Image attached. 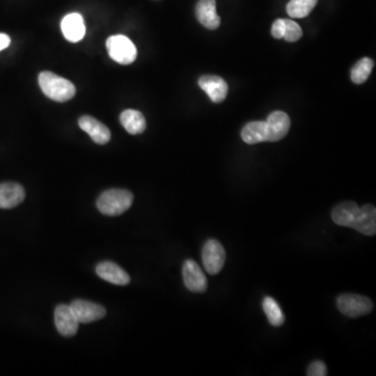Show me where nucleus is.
Listing matches in <instances>:
<instances>
[{"instance_id":"1","label":"nucleus","mask_w":376,"mask_h":376,"mask_svg":"<svg viewBox=\"0 0 376 376\" xmlns=\"http://www.w3.org/2000/svg\"><path fill=\"white\" fill-rule=\"evenodd\" d=\"M331 218L339 226L349 227L368 237L375 235L376 209L370 204L358 207L354 202H343L333 208Z\"/></svg>"},{"instance_id":"3","label":"nucleus","mask_w":376,"mask_h":376,"mask_svg":"<svg viewBox=\"0 0 376 376\" xmlns=\"http://www.w3.org/2000/svg\"><path fill=\"white\" fill-rule=\"evenodd\" d=\"M133 193L125 189H109L99 195L97 208L105 216H120L127 211L133 203Z\"/></svg>"},{"instance_id":"18","label":"nucleus","mask_w":376,"mask_h":376,"mask_svg":"<svg viewBox=\"0 0 376 376\" xmlns=\"http://www.w3.org/2000/svg\"><path fill=\"white\" fill-rule=\"evenodd\" d=\"M242 138L248 144H256L267 141V131L265 122H252L244 127Z\"/></svg>"},{"instance_id":"17","label":"nucleus","mask_w":376,"mask_h":376,"mask_svg":"<svg viewBox=\"0 0 376 376\" xmlns=\"http://www.w3.org/2000/svg\"><path fill=\"white\" fill-rule=\"evenodd\" d=\"M120 123L127 133L132 135L144 133L146 127V122L141 112L137 110H125L120 114Z\"/></svg>"},{"instance_id":"24","label":"nucleus","mask_w":376,"mask_h":376,"mask_svg":"<svg viewBox=\"0 0 376 376\" xmlns=\"http://www.w3.org/2000/svg\"><path fill=\"white\" fill-rule=\"evenodd\" d=\"M272 36L276 39H281L284 36V19H277L272 25Z\"/></svg>"},{"instance_id":"7","label":"nucleus","mask_w":376,"mask_h":376,"mask_svg":"<svg viewBox=\"0 0 376 376\" xmlns=\"http://www.w3.org/2000/svg\"><path fill=\"white\" fill-rule=\"evenodd\" d=\"M184 284L190 292L203 293L207 290V278L195 261L188 259L183 265Z\"/></svg>"},{"instance_id":"5","label":"nucleus","mask_w":376,"mask_h":376,"mask_svg":"<svg viewBox=\"0 0 376 376\" xmlns=\"http://www.w3.org/2000/svg\"><path fill=\"white\" fill-rule=\"evenodd\" d=\"M337 309L349 318L368 314L373 309V303L368 297L356 294L340 295L337 298Z\"/></svg>"},{"instance_id":"4","label":"nucleus","mask_w":376,"mask_h":376,"mask_svg":"<svg viewBox=\"0 0 376 376\" xmlns=\"http://www.w3.org/2000/svg\"><path fill=\"white\" fill-rule=\"evenodd\" d=\"M106 46L110 58L122 65H129L137 58V48L133 42L124 35L111 36L108 38Z\"/></svg>"},{"instance_id":"9","label":"nucleus","mask_w":376,"mask_h":376,"mask_svg":"<svg viewBox=\"0 0 376 376\" xmlns=\"http://www.w3.org/2000/svg\"><path fill=\"white\" fill-rule=\"evenodd\" d=\"M74 316L80 323H91L101 320L106 316L105 307L86 300H76L70 305Z\"/></svg>"},{"instance_id":"10","label":"nucleus","mask_w":376,"mask_h":376,"mask_svg":"<svg viewBox=\"0 0 376 376\" xmlns=\"http://www.w3.org/2000/svg\"><path fill=\"white\" fill-rule=\"evenodd\" d=\"M267 141H279L286 137L290 131L291 120L288 114L275 111L270 114L267 122Z\"/></svg>"},{"instance_id":"25","label":"nucleus","mask_w":376,"mask_h":376,"mask_svg":"<svg viewBox=\"0 0 376 376\" xmlns=\"http://www.w3.org/2000/svg\"><path fill=\"white\" fill-rule=\"evenodd\" d=\"M11 44V38L6 34L0 33V52Z\"/></svg>"},{"instance_id":"15","label":"nucleus","mask_w":376,"mask_h":376,"mask_svg":"<svg viewBox=\"0 0 376 376\" xmlns=\"http://www.w3.org/2000/svg\"><path fill=\"white\" fill-rule=\"evenodd\" d=\"M25 197V190L20 184H0V209H10L22 203Z\"/></svg>"},{"instance_id":"22","label":"nucleus","mask_w":376,"mask_h":376,"mask_svg":"<svg viewBox=\"0 0 376 376\" xmlns=\"http://www.w3.org/2000/svg\"><path fill=\"white\" fill-rule=\"evenodd\" d=\"M302 37L300 25L291 19H284V39L288 42L298 41Z\"/></svg>"},{"instance_id":"13","label":"nucleus","mask_w":376,"mask_h":376,"mask_svg":"<svg viewBox=\"0 0 376 376\" xmlns=\"http://www.w3.org/2000/svg\"><path fill=\"white\" fill-rule=\"evenodd\" d=\"M78 125L83 131L86 132L91 139L97 144H106L111 138V132L92 116H84L78 120Z\"/></svg>"},{"instance_id":"21","label":"nucleus","mask_w":376,"mask_h":376,"mask_svg":"<svg viewBox=\"0 0 376 376\" xmlns=\"http://www.w3.org/2000/svg\"><path fill=\"white\" fill-rule=\"evenodd\" d=\"M375 62L370 58H363L354 66L351 70V80L354 84H364L372 72Z\"/></svg>"},{"instance_id":"8","label":"nucleus","mask_w":376,"mask_h":376,"mask_svg":"<svg viewBox=\"0 0 376 376\" xmlns=\"http://www.w3.org/2000/svg\"><path fill=\"white\" fill-rule=\"evenodd\" d=\"M55 324L63 337H74L78 329V322L70 305H60L55 309Z\"/></svg>"},{"instance_id":"14","label":"nucleus","mask_w":376,"mask_h":376,"mask_svg":"<svg viewBox=\"0 0 376 376\" xmlns=\"http://www.w3.org/2000/svg\"><path fill=\"white\" fill-rule=\"evenodd\" d=\"M195 16L199 22L208 29H216L221 18L216 13V0H199L195 6Z\"/></svg>"},{"instance_id":"19","label":"nucleus","mask_w":376,"mask_h":376,"mask_svg":"<svg viewBox=\"0 0 376 376\" xmlns=\"http://www.w3.org/2000/svg\"><path fill=\"white\" fill-rule=\"evenodd\" d=\"M263 309L265 314H267L270 324L275 327L284 325L286 316H284L281 307L275 299L272 298V297H265L263 301Z\"/></svg>"},{"instance_id":"16","label":"nucleus","mask_w":376,"mask_h":376,"mask_svg":"<svg viewBox=\"0 0 376 376\" xmlns=\"http://www.w3.org/2000/svg\"><path fill=\"white\" fill-rule=\"evenodd\" d=\"M97 274L102 279L116 286H127L130 284V276L127 272L111 261L99 263L97 267Z\"/></svg>"},{"instance_id":"6","label":"nucleus","mask_w":376,"mask_h":376,"mask_svg":"<svg viewBox=\"0 0 376 376\" xmlns=\"http://www.w3.org/2000/svg\"><path fill=\"white\" fill-rule=\"evenodd\" d=\"M202 260L208 274L216 275L220 273L226 260V252L222 244L214 239L206 242L202 251Z\"/></svg>"},{"instance_id":"2","label":"nucleus","mask_w":376,"mask_h":376,"mask_svg":"<svg viewBox=\"0 0 376 376\" xmlns=\"http://www.w3.org/2000/svg\"><path fill=\"white\" fill-rule=\"evenodd\" d=\"M40 88L42 92L55 102L64 103L76 95V87L70 81L57 76L50 71H43L39 74Z\"/></svg>"},{"instance_id":"11","label":"nucleus","mask_w":376,"mask_h":376,"mask_svg":"<svg viewBox=\"0 0 376 376\" xmlns=\"http://www.w3.org/2000/svg\"><path fill=\"white\" fill-rule=\"evenodd\" d=\"M199 86L207 93L214 103H222L228 95V85L218 76H203L200 78Z\"/></svg>"},{"instance_id":"12","label":"nucleus","mask_w":376,"mask_h":376,"mask_svg":"<svg viewBox=\"0 0 376 376\" xmlns=\"http://www.w3.org/2000/svg\"><path fill=\"white\" fill-rule=\"evenodd\" d=\"M64 37L72 43L81 41L86 34L84 19L78 13H71L64 17L61 22Z\"/></svg>"},{"instance_id":"20","label":"nucleus","mask_w":376,"mask_h":376,"mask_svg":"<svg viewBox=\"0 0 376 376\" xmlns=\"http://www.w3.org/2000/svg\"><path fill=\"white\" fill-rule=\"evenodd\" d=\"M318 0H291L286 6V12L292 18H305L311 14Z\"/></svg>"},{"instance_id":"23","label":"nucleus","mask_w":376,"mask_h":376,"mask_svg":"<svg viewBox=\"0 0 376 376\" xmlns=\"http://www.w3.org/2000/svg\"><path fill=\"white\" fill-rule=\"evenodd\" d=\"M307 375L309 376H325L327 375L326 365L321 361H314L307 368Z\"/></svg>"}]
</instances>
